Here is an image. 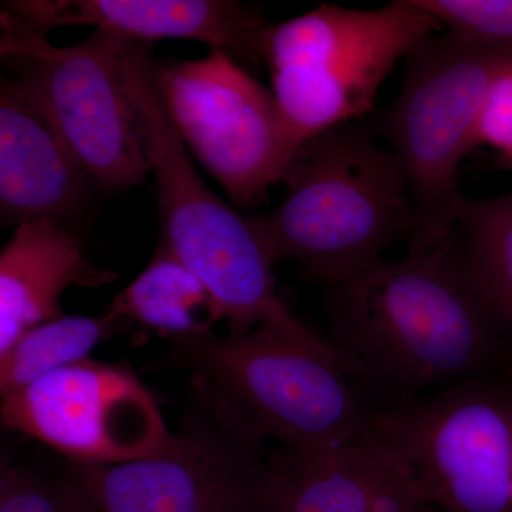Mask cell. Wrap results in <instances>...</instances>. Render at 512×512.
<instances>
[{
	"instance_id": "8",
	"label": "cell",
	"mask_w": 512,
	"mask_h": 512,
	"mask_svg": "<svg viewBox=\"0 0 512 512\" xmlns=\"http://www.w3.org/2000/svg\"><path fill=\"white\" fill-rule=\"evenodd\" d=\"M436 512H512V390L485 376L376 409L365 439Z\"/></svg>"
},
{
	"instance_id": "2",
	"label": "cell",
	"mask_w": 512,
	"mask_h": 512,
	"mask_svg": "<svg viewBox=\"0 0 512 512\" xmlns=\"http://www.w3.org/2000/svg\"><path fill=\"white\" fill-rule=\"evenodd\" d=\"M150 369L187 372L192 394L285 447L362 441L376 412L339 352L271 326L170 340Z\"/></svg>"
},
{
	"instance_id": "19",
	"label": "cell",
	"mask_w": 512,
	"mask_h": 512,
	"mask_svg": "<svg viewBox=\"0 0 512 512\" xmlns=\"http://www.w3.org/2000/svg\"><path fill=\"white\" fill-rule=\"evenodd\" d=\"M0 512H93L66 474H50L28 463H3Z\"/></svg>"
},
{
	"instance_id": "16",
	"label": "cell",
	"mask_w": 512,
	"mask_h": 512,
	"mask_svg": "<svg viewBox=\"0 0 512 512\" xmlns=\"http://www.w3.org/2000/svg\"><path fill=\"white\" fill-rule=\"evenodd\" d=\"M106 313L170 340L212 332L224 320L214 296L164 244Z\"/></svg>"
},
{
	"instance_id": "21",
	"label": "cell",
	"mask_w": 512,
	"mask_h": 512,
	"mask_svg": "<svg viewBox=\"0 0 512 512\" xmlns=\"http://www.w3.org/2000/svg\"><path fill=\"white\" fill-rule=\"evenodd\" d=\"M487 146L498 156L512 153V59L495 74L478 110L471 148Z\"/></svg>"
},
{
	"instance_id": "20",
	"label": "cell",
	"mask_w": 512,
	"mask_h": 512,
	"mask_svg": "<svg viewBox=\"0 0 512 512\" xmlns=\"http://www.w3.org/2000/svg\"><path fill=\"white\" fill-rule=\"evenodd\" d=\"M441 28L481 49L512 57V0H416Z\"/></svg>"
},
{
	"instance_id": "15",
	"label": "cell",
	"mask_w": 512,
	"mask_h": 512,
	"mask_svg": "<svg viewBox=\"0 0 512 512\" xmlns=\"http://www.w3.org/2000/svg\"><path fill=\"white\" fill-rule=\"evenodd\" d=\"M116 279L84 255L74 229L47 221L19 225L0 254V355L30 329L63 316L67 289Z\"/></svg>"
},
{
	"instance_id": "10",
	"label": "cell",
	"mask_w": 512,
	"mask_h": 512,
	"mask_svg": "<svg viewBox=\"0 0 512 512\" xmlns=\"http://www.w3.org/2000/svg\"><path fill=\"white\" fill-rule=\"evenodd\" d=\"M153 79L184 146L235 207H261L285 183L302 146L271 90L229 53L154 62Z\"/></svg>"
},
{
	"instance_id": "12",
	"label": "cell",
	"mask_w": 512,
	"mask_h": 512,
	"mask_svg": "<svg viewBox=\"0 0 512 512\" xmlns=\"http://www.w3.org/2000/svg\"><path fill=\"white\" fill-rule=\"evenodd\" d=\"M0 10L43 36L92 26L153 45L165 39L205 43L245 69L264 64L262 36L271 25L254 6L234 0H8Z\"/></svg>"
},
{
	"instance_id": "13",
	"label": "cell",
	"mask_w": 512,
	"mask_h": 512,
	"mask_svg": "<svg viewBox=\"0 0 512 512\" xmlns=\"http://www.w3.org/2000/svg\"><path fill=\"white\" fill-rule=\"evenodd\" d=\"M97 190L37 94L19 79L0 82V222L72 228Z\"/></svg>"
},
{
	"instance_id": "9",
	"label": "cell",
	"mask_w": 512,
	"mask_h": 512,
	"mask_svg": "<svg viewBox=\"0 0 512 512\" xmlns=\"http://www.w3.org/2000/svg\"><path fill=\"white\" fill-rule=\"evenodd\" d=\"M265 440L191 393L170 443L126 463H70L93 512H274Z\"/></svg>"
},
{
	"instance_id": "22",
	"label": "cell",
	"mask_w": 512,
	"mask_h": 512,
	"mask_svg": "<svg viewBox=\"0 0 512 512\" xmlns=\"http://www.w3.org/2000/svg\"><path fill=\"white\" fill-rule=\"evenodd\" d=\"M494 170L510 171L512 173V153L505 156H497L493 163Z\"/></svg>"
},
{
	"instance_id": "7",
	"label": "cell",
	"mask_w": 512,
	"mask_h": 512,
	"mask_svg": "<svg viewBox=\"0 0 512 512\" xmlns=\"http://www.w3.org/2000/svg\"><path fill=\"white\" fill-rule=\"evenodd\" d=\"M512 57L481 49L453 33L427 36L406 56L402 87L380 120L389 151L402 168L414 210L407 254L454 234L457 171L488 86Z\"/></svg>"
},
{
	"instance_id": "1",
	"label": "cell",
	"mask_w": 512,
	"mask_h": 512,
	"mask_svg": "<svg viewBox=\"0 0 512 512\" xmlns=\"http://www.w3.org/2000/svg\"><path fill=\"white\" fill-rule=\"evenodd\" d=\"M325 311L330 343L383 409L485 376L498 352L501 329L468 285L456 231L325 288Z\"/></svg>"
},
{
	"instance_id": "18",
	"label": "cell",
	"mask_w": 512,
	"mask_h": 512,
	"mask_svg": "<svg viewBox=\"0 0 512 512\" xmlns=\"http://www.w3.org/2000/svg\"><path fill=\"white\" fill-rule=\"evenodd\" d=\"M133 328L109 313L63 315L26 332L0 355V393L29 386L40 377L90 357L104 340L126 336Z\"/></svg>"
},
{
	"instance_id": "17",
	"label": "cell",
	"mask_w": 512,
	"mask_h": 512,
	"mask_svg": "<svg viewBox=\"0 0 512 512\" xmlns=\"http://www.w3.org/2000/svg\"><path fill=\"white\" fill-rule=\"evenodd\" d=\"M454 224L468 285L498 328H512V190L461 195Z\"/></svg>"
},
{
	"instance_id": "14",
	"label": "cell",
	"mask_w": 512,
	"mask_h": 512,
	"mask_svg": "<svg viewBox=\"0 0 512 512\" xmlns=\"http://www.w3.org/2000/svg\"><path fill=\"white\" fill-rule=\"evenodd\" d=\"M274 512H436L396 463L367 441L268 453Z\"/></svg>"
},
{
	"instance_id": "4",
	"label": "cell",
	"mask_w": 512,
	"mask_h": 512,
	"mask_svg": "<svg viewBox=\"0 0 512 512\" xmlns=\"http://www.w3.org/2000/svg\"><path fill=\"white\" fill-rule=\"evenodd\" d=\"M153 43L128 39L124 64L150 137L161 244L214 296L228 333L271 326L322 350H332L292 315L276 289L274 256L251 218L222 201L197 171L153 79Z\"/></svg>"
},
{
	"instance_id": "11",
	"label": "cell",
	"mask_w": 512,
	"mask_h": 512,
	"mask_svg": "<svg viewBox=\"0 0 512 512\" xmlns=\"http://www.w3.org/2000/svg\"><path fill=\"white\" fill-rule=\"evenodd\" d=\"M3 426L46 444L74 463H126L170 443L160 406L128 367L92 357L3 394Z\"/></svg>"
},
{
	"instance_id": "6",
	"label": "cell",
	"mask_w": 512,
	"mask_h": 512,
	"mask_svg": "<svg viewBox=\"0 0 512 512\" xmlns=\"http://www.w3.org/2000/svg\"><path fill=\"white\" fill-rule=\"evenodd\" d=\"M0 56L46 107L97 191L117 194L151 174L150 137L124 64L128 39L94 30L76 45L47 36L0 10Z\"/></svg>"
},
{
	"instance_id": "5",
	"label": "cell",
	"mask_w": 512,
	"mask_h": 512,
	"mask_svg": "<svg viewBox=\"0 0 512 512\" xmlns=\"http://www.w3.org/2000/svg\"><path fill=\"white\" fill-rule=\"evenodd\" d=\"M441 29L416 0L377 9L323 3L266 28L262 62L286 126L301 146L342 124L359 123L400 59Z\"/></svg>"
},
{
	"instance_id": "3",
	"label": "cell",
	"mask_w": 512,
	"mask_h": 512,
	"mask_svg": "<svg viewBox=\"0 0 512 512\" xmlns=\"http://www.w3.org/2000/svg\"><path fill=\"white\" fill-rule=\"evenodd\" d=\"M284 184L275 208L249 218L276 264L295 262L323 288L348 281L412 237L413 202L402 168L359 123L303 144Z\"/></svg>"
}]
</instances>
